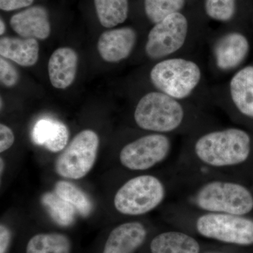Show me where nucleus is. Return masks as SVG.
<instances>
[{"label": "nucleus", "mask_w": 253, "mask_h": 253, "mask_svg": "<svg viewBox=\"0 0 253 253\" xmlns=\"http://www.w3.org/2000/svg\"><path fill=\"white\" fill-rule=\"evenodd\" d=\"M194 149L197 158L207 166L230 167L241 164L249 158L251 137L242 129L227 128L201 136Z\"/></svg>", "instance_id": "1"}, {"label": "nucleus", "mask_w": 253, "mask_h": 253, "mask_svg": "<svg viewBox=\"0 0 253 253\" xmlns=\"http://www.w3.org/2000/svg\"><path fill=\"white\" fill-rule=\"evenodd\" d=\"M134 117L141 129L161 134L177 129L184 120V111L177 99L161 91H152L139 100Z\"/></svg>", "instance_id": "2"}, {"label": "nucleus", "mask_w": 253, "mask_h": 253, "mask_svg": "<svg viewBox=\"0 0 253 253\" xmlns=\"http://www.w3.org/2000/svg\"><path fill=\"white\" fill-rule=\"evenodd\" d=\"M201 75V68L194 61L172 58L156 63L150 73V79L159 91L179 100L193 92Z\"/></svg>", "instance_id": "3"}, {"label": "nucleus", "mask_w": 253, "mask_h": 253, "mask_svg": "<svg viewBox=\"0 0 253 253\" xmlns=\"http://www.w3.org/2000/svg\"><path fill=\"white\" fill-rule=\"evenodd\" d=\"M196 204L203 211L243 216L253 209V196L245 186L230 181H213L201 188Z\"/></svg>", "instance_id": "4"}, {"label": "nucleus", "mask_w": 253, "mask_h": 253, "mask_svg": "<svg viewBox=\"0 0 253 253\" xmlns=\"http://www.w3.org/2000/svg\"><path fill=\"white\" fill-rule=\"evenodd\" d=\"M166 189L153 175L136 176L123 184L115 195L114 206L125 215L139 216L151 212L162 204Z\"/></svg>", "instance_id": "5"}, {"label": "nucleus", "mask_w": 253, "mask_h": 253, "mask_svg": "<svg viewBox=\"0 0 253 253\" xmlns=\"http://www.w3.org/2000/svg\"><path fill=\"white\" fill-rule=\"evenodd\" d=\"M99 148L95 131L84 129L75 136L55 163V171L61 177L80 179L94 167Z\"/></svg>", "instance_id": "6"}, {"label": "nucleus", "mask_w": 253, "mask_h": 253, "mask_svg": "<svg viewBox=\"0 0 253 253\" xmlns=\"http://www.w3.org/2000/svg\"><path fill=\"white\" fill-rule=\"evenodd\" d=\"M196 229L204 237L226 244H253V220L242 216L209 212L198 219Z\"/></svg>", "instance_id": "7"}, {"label": "nucleus", "mask_w": 253, "mask_h": 253, "mask_svg": "<svg viewBox=\"0 0 253 253\" xmlns=\"http://www.w3.org/2000/svg\"><path fill=\"white\" fill-rule=\"evenodd\" d=\"M189 24L184 15L175 13L155 24L148 35L145 51L150 59L157 60L174 54L184 46Z\"/></svg>", "instance_id": "8"}, {"label": "nucleus", "mask_w": 253, "mask_h": 253, "mask_svg": "<svg viewBox=\"0 0 253 253\" xmlns=\"http://www.w3.org/2000/svg\"><path fill=\"white\" fill-rule=\"evenodd\" d=\"M170 149L168 136L149 134L126 145L120 153V161L130 170H146L166 159Z\"/></svg>", "instance_id": "9"}, {"label": "nucleus", "mask_w": 253, "mask_h": 253, "mask_svg": "<svg viewBox=\"0 0 253 253\" xmlns=\"http://www.w3.org/2000/svg\"><path fill=\"white\" fill-rule=\"evenodd\" d=\"M136 33L124 27L104 32L98 41V51L104 61L117 63L129 57L135 46Z\"/></svg>", "instance_id": "10"}, {"label": "nucleus", "mask_w": 253, "mask_h": 253, "mask_svg": "<svg viewBox=\"0 0 253 253\" xmlns=\"http://www.w3.org/2000/svg\"><path fill=\"white\" fill-rule=\"evenodd\" d=\"M10 25L23 38L44 41L51 33L49 14L42 6H31L14 15L10 20Z\"/></svg>", "instance_id": "11"}, {"label": "nucleus", "mask_w": 253, "mask_h": 253, "mask_svg": "<svg viewBox=\"0 0 253 253\" xmlns=\"http://www.w3.org/2000/svg\"><path fill=\"white\" fill-rule=\"evenodd\" d=\"M146 235L147 231L141 223H124L111 231L103 253H134L144 244Z\"/></svg>", "instance_id": "12"}, {"label": "nucleus", "mask_w": 253, "mask_h": 253, "mask_svg": "<svg viewBox=\"0 0 253 253\" xmlns=\"http://www.w3.org/2000/svg\"><path fill=\"white\" fill-rule=\"evenodd\" d=\"M247 38L239 33H228L221 38L214 46L216 64L222 71H229L239 66L249 51Z\"/></svg>", "instance_id": "13"}, {"label": "nucleus", "mask_w": 253, "mask_h": 253, "mask_svg": "<svg viewBox=\"0 0 253 253\" xmlns=\"http://www.w3.org/2000/svg\"><path fill=\"white\" fill-rule=\"evenodd\" d=\"M77 53L69 47L55 50L48 63L50 82L56 89H66L73 84L78 69Z\"/></svg>", "instance_id": "14"}, {"label": "nucleus", "mask_w": 253, "mask_h": 253, "mask_svg": "<svg viewBox=\"0 0 253 253\" xmlns=\"http://www.w3.org/2000/svg\"><path fill=\"white\" fill-rule=\"evenodd\" d=\"M32 139L35 144L44 146L50 152L58 153L67 146L69 131L61 121L42 118L33 127Z\"/></svg>", "instance_id": "15"}, {"label": "nucleus", "mask_w": 253, "mask_h": 253, "mask_svg": "<svg viewBox=\"0 0 253 253\" xmlns=\"http://www.w3.org/2000/svg\"><path fill=\"white\" fill-rule=\"evenodd\" d=\"M40 47L34 38L4 37L0 40V54L23 67L34 66L39 57Z\"/></svg>", "instance_id": "16"}, {"label": "nucleus", "mask_w": 253, "mask_h": 253, "mask_svg": "<svg viewBox=\"0 0 253 253\" xmlns=\"http://www.w3.org/2000/svg\"><path fill=\"white\" fill-rule=\"evenodd\" d=\"M229 91L236 109L253 118V66L242 68L233 76Z\"/></svg>", "instance_id": "17"}, {"label": "nucleus", "mask_w": 253, "mask_h": 253, "mask_svg": "<svg viewBox=\"0 0 253 253\" xmlns=\"http://www.w3.org/2000/svg\"><path fill=\"white\" fill-rule=\"evenodd\" d=\"M150 249L152 253H199L200 245L184 233L168 231L156 236Z\"/></svg>", "instance_id": "18"}, {"label": "nucleus", "mask_w": 253, "mask_h": 253, "mask_svg": "<svg viewBox=\"0 0 253 253\" xmlns=\"http://www.w3.org/2000/svg\"><path fill=\"white\" fill-rule=\"evenodd\" d=\"M71 241L59 233L37 234L26 247V253H71Z\"/></svg>", "instance_id": "19"}, {"label": "nucleus", "mask_w": 253, "mask_h": 253, "mask_svg": "<svg viewBox=\"0 0 253 253\" xmlns=\"http://www.w3.org/2000/svg\"><path fill=\"white\" fill-rule=\"evenodd\" d=\"M99 22L105 28L123 23L128 16V0H94Z\"/></svg>", "instance_id": "20"}, {"label": "nucleus", "mask_w": 253, "mask_h": 253, "mask_svg": "<svg viewBox=\"0 0 253 253\" xmlns=\"http://www.w3.org/2000/svg\"><path fill=\"white\" fill-rule=\"evenodd\" d=\"M54 192L76 208L83 217L90 215L93 204L87 195L78 186L67 181H59L54 186Z\"/></svg>", "instance_id": "21"}, {"label": "nucleus", "mask_w": 253, "mask_h": 253, "mask_svg": "<svg viewBox=\"0 0 253 253\" xmlns=\"http://www.w3.org/2000/svg\"><path fill=\"white\" fill-rule=\"evenodd\" d=\"M42 204L49 215L60 226L71 225L76 218V208L67 201L59 197L56 193L47 192L42 196Z\"/></svg>", "instance_id": "22"}, {"label": "nucleus", "mask_w": 253, "mask_h": 253, "mask_svg": "<svg viewBox=\"0 0 253 253\" xmlns=\"http://www.w3.org/2000/svg\"><path fill=\"white\" fill-rule=\"evenodd\" d=\"M184 4L185 0H144L145 12L150 21L156 24L179 12Z\"/></svg>", "instance_id": "23"}, {"label": "nucleus", "mask_w": 253, "mask_h": 253, "mask_svg": "<svg viewBox=\"0 0 253 253\" xmlns=\"http://www.w3.org/2000/svg\"><path fill=\"white\" fill-rule=\"evenodd\" d=\"M205 9L209 17L226 22L235 14L236 0H206Z\"/></svg>", "instance_id": "24"}, {"label": "nucleus", "mask_w": 253, "mask_h": 253, "mask_svg": "<svg viewBox=\"0 0 253 253\" xmlns=\"http://www.w3.org/2000/svg\"><path fill=\"white\" fill-rule=\"evenodd\" d=\"M0 81L7 87L16 85L19 81V74L16 68L3 57L0 59Z\"/></svg>", "instance_id": "25"}, {"label": "nucleus", "mask_w": 253, "mask_h": 253, "mask_svg": "<svg viewBox=\"0 0 253 253\" xmlns=\"http://www.w3.org/2000/svg\"><path fill=\"white\" fill-rule=\"evenodd\" d=\"M14 132L11 128L1 123L0 125V152L7 151L14 144Z\"/></svg>", "instance_id": "26"}, {"label": "nucleus", "mask_w": 253, "mask_h": 253, "mask_svg": "<svg viewBox=\"0 0 253 253\" xmlns=\"http://www.w3.org/2000/svg\"><path fill=\"white\" fill-rule=\"evenodd\" d=\"M34 0H0V9L10 11L27 7L33 4Z\"/></svg>", "instance_id": "27"}, {"label": "nucleus", "mask_w": 253, "mask_h": 253, "mask_svg": "<svg viewBox=\"0 0 253 253\" xmlns=\"http://www.w3.org/2000/svg\"><path fill=\"white\" fill-rule=\"evenodd\" d=\"M11 241V232L4 224L0 225V253H6Z\"/></svg>", "instance_id": "28"}, {"label": "nucleus", "mask_w": 253, "mask_h": 253, "mask_svg": "<svg viewBox=\"0 0 253 253\" xmlns=\"http://www.w3.org/2000/svg\"><path fill=\"white\" fill-rule=\"evenodd\" d=\"M5 32V24L4 21H2V19H1L0 21V35L4 34Z\"/></svg>", "instance_id": "29"}, {"label": "nucleus", "mask_w": 253, "mask_h": 253, "mask_svg": "<svg viewBox=\"0 0 253 253\" xmlns=\"http://www.w3.org/2000/svg\"><path fill=\"white\" fill-rule=\"evenodd\" d=\"M0 165H1V174H2V172L4 171V163L1 158V159H0Z\"/></svg>", "instance_id": "30"}]
</instances>
